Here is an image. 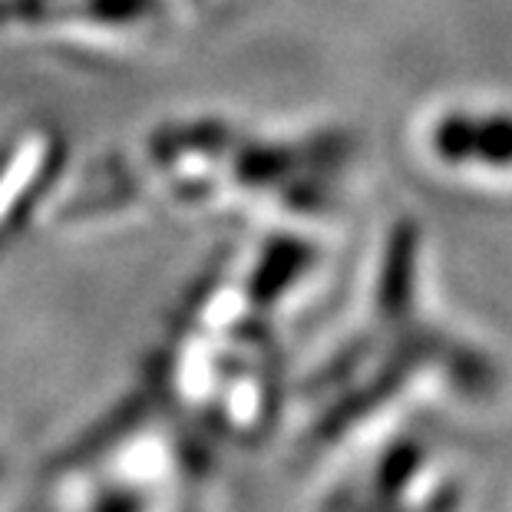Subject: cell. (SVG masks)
Masks as SVG:
<instances>
[{
	"label": "cell",
	"instance_id": "obj_1",
	"mask_svg": "<svg viewBox=\"0 0 512 512\" xmlns=\"http://www.w3.org/2000/svg\"><path fill=\"white\" fill-rule=\"evenodd\" d=\"M433 146L446 159H512V119H479V116H446L440 119Z\"/></svg>",
	"mask_w": 512,
	"mask_h": 512
},
{
	"label": "cell",
	"instance_id": "obj_2",
	"mask_svg": "<svg viewBox=\"0 0 512 512\" xmlns=\"http://www.w3.org/2000/svg\"><path fill=\"white\" fill-rule=\"evenodd\" d=\"M308 265V248L294 238H278L265 252V261L255 271V294L258 298H275V294Z\"/></svg>",
	"mask_w": 512,
	"mask_h": 512
},
{
	"label": "cell",
	"instance_id": "obj_3",
	"mask_svg": "<svg viewBox=\"0 0 512 512\" xmlns=\"http://www.w3.org/2000/svg\"><path fill=\"white\" fill-rule=\"evenodd\" d=\"M90 10L96 20H143L156 10V0H90Z\"/></svg>",
	"mask_w": 512,
	"mask_h": 512
}]
</instances>
